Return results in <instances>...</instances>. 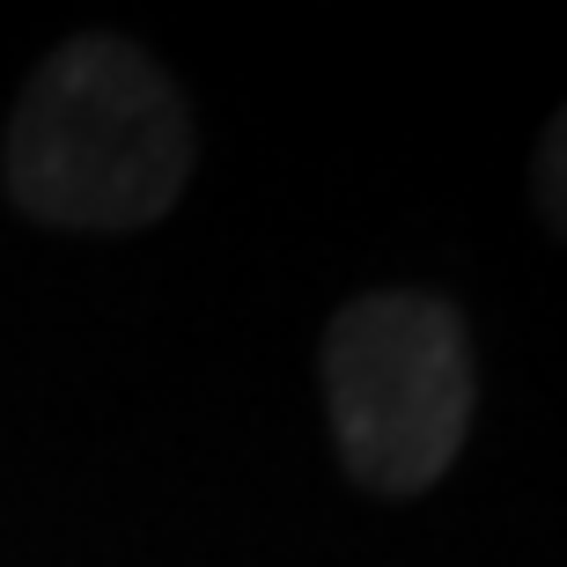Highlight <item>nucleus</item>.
I'll list each match as a JSON object with an SVG mask.
<instances>
[{"label":"nucleus","mask_w":567,"mask_h":567,"mask_svg":"<svg viewBox=\"0 0 567 567\" xmlns=\"http://www.w3.org/2000/svg\"><path fill=\"white\" fill-rule=\"evenodd\" d=\"M192 111L118 30H82L30 74L8 118V199L38 229L126 236L163 221L192 185Z\"/></svg>","instance_id":"1"},{"label":"nucleus","mask_w":567,"mask_h":567,"mask_svg":"<svg viewBox=\"0 0 567 567\" xmlns=\"http://www.w3.org/2000/svg\"><path fill=\"white\" fill-rule=\"evenodd\" d=\"M317 377L347 480L383 502L427 494L472 435V332L427 288L354 295L324 324Z\"/></svg>","instance_id":"2"},{"label":"nucleus","mask_w":567,"mask_h":567,"mask_svg":"<svg viewBox=\"0 0 567 567\" xmlns=\"http://www.w3.org/2000/svg\"><path fill=\"white\" fill-rule=\"evenodd\" d=\"M530 199L546 214V229L567 244V104L553 111V126L538 133V155H530Z\"/></svg>","instance_id":"3"}]
</instances>
